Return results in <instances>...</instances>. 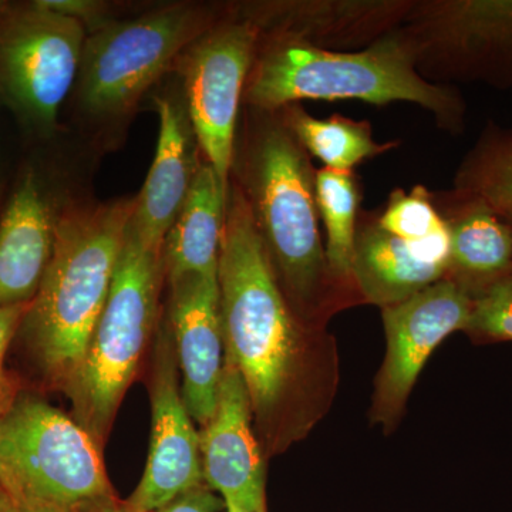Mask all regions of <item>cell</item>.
Instances as JSON below:
<instances>
[{"instance_id": "2", "label": "cell", "mask_w": 512, "mask_h": 512, "mask_svg": "<svg viewBox=\"0 0 512 512\" xmlns=\"http://www.w3.org/2000/svg\"><path fill=\"white\" fill-rule=\"evenodd\" d=\"M244 192L256 231L293 311L325 328L353 306L333 281L316 204V168L279 111L247 106L231 177Z\"/></svg>"}, {"instance_id": "20", "label": "cell", "mask_w": 512, "mask_h": 512, "mask_svg": "<svg viewBox=\"0 0 512 512\" xmlns=\"http://www.w3.org/2000/svg\"><path fill=\"white\" fill-rule=\"evenodd\" d=\"M228 187L202 160L187 200L163 244L165 281L187 274H217Z\"/></svg>"}, {"instance_id": "24", "label": "cell", "mask_w": 512, "mask_h": 512, "mask_svg": "<svg viewBox=\"0 0 512 512\" xmlns=\"http://www.w3.org/2000/svg\"><path fill=\"white\" fill-rule=\"evenodd\" d=\"M377 220L387 232L409 242L427 241L447 231L433 194L423 184L414 185L410 192L402 188L390 192L383 211L377 212Z\"/></svg>"}, {"instance_id": "22", "label": "cell", "mask_w": 512, "mask_h": 512, "mask_svg": "<svg viewBox=\"0 0 512 512\" xmlns=\"http://www.w3.org/2000/svg\"><path fill=\"white\" fill-rule=\"evenodd\" d=\"M316 204L325 227L326 261L333 281L353 302L363 303L353 279V251L362 202V185L355 171L316 170Z\"/></svg>"}, {"instance_id": "26", "label": "cell", "mask_w": 512, "mask_h": 512, "mask_svg": "<svg viewBox=\"0 0 512 512\" xmlns=\"http://www.w3.org/2000/svg\"><path fill=\"white\" fill-rule=\"evenodd\" d=\"M225 510L224 500L205 484L178 495L171 503L156 512H220Z\"/></svg>"}, {"instance_id": "25", "label": "cell", "mask_w": 512, "mask_h": 512, "mask_svg": "<svg viewBox=\"0 0 512 512\" xmlns=\"http://www.w3.org/2000/svg\"><path fill=\"white\" fill-rule=\"evenodd\" d=\"M473 342H512V271L473 299L464 329Z\"/></svg>"}, {"instance_id": "4", "label": "cell", "mask_w": 512, "mask_h": 512, "mask_svg": "<svg viewBox=\"0 0 512 512\" xmlns=\"http://www.w3.org/2000/svg\"><path fill=\"white\" fill-rule=\"evenodd\" d=\"M136 198L84 205L57 218L55 247L19 332L47 386L64 392L106 305Z\"/></svg>"}, {"instance_id": "8", "label": "cell", "mask_w": 512, "mask_h": 512, "mask_svg": "<svg viewBox=\"0 0 512 512\" xmlns=\"http://www.w3.org/2000/svg\"><path fill=\"white\" fill-rule=\"evenodd\" d=\"M86 28L39 2L0 10V96L40 136L55 130L82 66Z\"/></svg>"}, {"instance_id": "13", "label": "cell", "mask_w": 512, "mask_h": 512, "mask_svg": "<svg viewBox=\"0 0 512 512\" xmlns=\"http://www.w3.org/2000/svg\"><path fill=\"white\" fill-rule=\"evenodd\" d=\"M416 0H291L234 6L261 35L329 52H357L400 28Z\"/></svg>"}, {"instance_id": "12", "label": "cell", "mask_w": 512, "mask_h": 512, "mask_svg": "<svg viewBox=\"0 0 512 512\" xmlns=\"http://www.w3.org/2000/svg\"><path fill=\"white\" fill-rule=\"evenodd\" d=\"M154 345L150 394L153 409L146 470L127 498L144 512H156L178 495L204 484L200 431L184 403L180 369L167 319L160 323Z\"/></svg>"}, {"instance_id": "28", "label": "cell", "mask_w": 512, "mask_h": 512, "mask_svg": "<svg viewBox=\"0 0 512 512\" xmlns=\"http://www.w3.org/2000/svg\"><path fill=\"white\" fill-rule=\"evenodd\" d=\"M32 303V302H30ZM30 303L18 305H0V379L5 376L3 362L12 340L18 335L23 319L30 308Z\"/></svg>"}, {"instance_id": "21", "label": "cell", "mask_w": 512, "mask_h": 512, "mask_svg": "<svg viewBox=\"0 0 512 512\" xmlns=\"http://www.w3.org/2000/svg\"><path fill=\"white\" fill-rule=\"evenodd\" d=\"M278 111L306 153L319 158L330 170L355 171L357 165L400 147L399 140L383 143L375 140L373 128L366 120L350 119L342 114L319 119L303 109L301 103L289 104Z\"/></svg>"}, {"instance_id": "27", "label": "cell", "mask_w": 512, "mask_h": 512, "mask_svg": "<svg viewBox=\"0 0 512 512\" xmlns=\"http://www.w3.org/2000/svg\"><path fill=\"white\" fill-rule=\"evenodd\" d=\"M39 3L52 12L79 20L84 28L92 23V32L106 23L100 20L101 10H103L101 3L89 2V0H39Z\"/></svg>"}, {"instance_id": "11", "label": "cell", "mask_w": 512, "mask_h": 512, "mask_svg": "<svg viewBox=\"0 0 512 512\" xmlns=\"http://www.w3.org/2000/svg\"><path fill=\"white\" fill-rule=\"evenodd\" d=\"M473 298L444 278L412 298L382 309L386 355L375 380L370 419L390 434L427 360L443 340L464 332Z\"/></svg>"}, {"instance_id": "30", "label": "cell", "mask_w": 512, "mask_h": 512, "mask_svg": "<svg viewBox=\"0 0 512 512\" xmlns=\"http://www.w3.org/2000/svg\"><path fill=\"white\" fill-rule=\"evenodd\" d=\"M12 495L13 503H15V512H73L66 510V508L57 507L55 504L46 503V501L37 500L25 493L20 491L9 490Z\"/></svg>"}, {"instance_id": "19", "label": "cell", "mask_w": 512, "mask_h": 512, "mask_svg": "<svg viewBox=\"0 0 512 512\" xmlns=\"http://www.w3.org/2000/svg\"><path fill=\"white\" fill-rule=\"evenodd\" d=\"M59 214L35 171L23 175L0 218V305L35 299L52 259Z\"/></svg>"}, {"instance_id": "29", "label": "cell", "mask_w": 512, "mask_h": 512, "mask_svg": "<svg viewBox=\"0 0 512 512\" xmlns=\"http://www.w3.org/2000/svg\"><path fill=\"white\" fill-rule=\"evenodd\" d=\"M73 512H144L128 500H121L116 493L100 495L74 508Z\"/></svg>"}, {"instance_id": "23", "label": "cell", "mask_w": 512, "mask_h": 512, "mask_svg": "<svg viewBox=\"0 0 512 512\" xmlns=\"http://www.w3.org/2000/svg\"><path fill=\"white\" fill-rule=\"evenodd\" d=\"M453 188L478 195L498 212L512 211V127L485 124L458 164Z\"/></svg>"}, {"instance_id": "33", "label": "cell", "mask_w": 512, "mask_h": 512, "mask_svg": "<svg viewBox=\"0 0 512 512\" xmlns=\"http://www.w3.org/2000/svg\"><path fill=\"white\" fill-rule=\"evenodd\" d=\"M225 512H261L255 510H249V508L241 507L237 504H225Z\"/></svg>"}, {"instance_id": "7", "label": "cell", "mask_w": 512, "mask_h": 512, "mask_svg": "<svg viewBox=\"0 0 512 512\" xmlns=\"http://www.w3.org/2000/svg\"><path fill=\"white\" fill-rule=\"evenodd\" d=\"M0 483L70 511L114 493L93 437L62 410L22 393L0 416Z\"/></svg>"}, {"instance_id": "15", "label": "cell", "mask_w": 512, "mask_h": 512, "mask_svg": "<svg viewBox=\"0 0 512 512\" xmlns=\"http://www.w3.org/2000/svg\"><path fill=\"white\" fill-rule=\"evenodd\" d=\"M204 484L225 504L266 510L265 454L255 433L247 387L225 357L217 409L200 431Z\"/></svg>"}, {"instance_id": "16", "label": "cell", "mask_w": 512, "mask_h": 512, "mask_svg": "<svg viewBox=\"0 0 512 512\" xmlns=\"http://www.w3.org/2000/svg\"><path fill=\"white\" fill-rule=\"evenodd\" d=\"M448 252L447 231L404 241L380 227L377 211L360 210L352 268L363 303L389 308L436 284L446 278Z\"/></svg>"}, {"instance_id": "1", "label": "cell", "mask_w": 512, "mask_h": 512, "mask_svg": "<svg viewBox=\"0 0 512 512\" xmlns=\"http://www.w3.org/2000/svg\"><path fill=\"white\" fill-rule=\"evenodd\" d=\"M218 282L225 357L247 387L265 457L285 453L332 407L338 349L328 330L293 311L234 180H229Z\"/></svg>"}, {"instance_id": "18", "label": "cell", "mask_w": 512, "mask_h": 512, "mask_svg": "<svg viewBox=\"0 0 512 512\" xmlns=\"http://www.w3.org/2000/svg\"><path fill=\"white\" fill-rule=\"evenodd\" d=\"M447 228L446 278L476 298L512 271V232L503 215L470 192H431Z\"/></svg>"}, {"instance_id": "6", "label": "cell", "mask_w": 512, "mask_h": 512, "mask_svg": "<svg viewBox=\"0 0 512 512\" xmlns=\"http://www.w3.org/2000/svg\"><path fill=\"white\" fill-rule=\"evenodd\" d=\"M228 10L177 3L94 29L77 77L80 106L101 120L124 116Z\"/></svg>"}, {"instance_id": "17", "label": "cell", "mask_w": 512, "mask_h": 512, "mask_svg": "<svg viewBox=\"0 0 512 512\" xmlns=\"http://www.w3.org/2000/svg\"><path fill=\"white\" fill-rule=\"evenodd\" d=\"M154 101L160 136L150 173L136 198L131 225L148 245L163 249L202 160L184 94H165Z\"/></svg>"}, {"instance_id": "32", "label": "cell", "mask_w": 512, "mask_h": 512, "mask_svg": "<svg viewBox=\"0 0 512 512\" xmlns=\"http://www.w3.org/2000/svg\"><path fill=\"white\" fill-rule=\"evenodd\" d=\"M0 512H15L12 495L2 483H0Z\"/></svg>"}, {"instance_id": "3", "label": "cell", "mask_w": 512, "mask_h": 512, "mask_svg": "<svg viewBox=\"0 0 512 512\" xmlns=\"http://www.w3.org/2000/svg\"><path fill=\"white\" fill-rule=\"evenodd\" d=\"M302 100H357L373 106L416 104L444 133L461 136L467 103L456 86L427 82L409 43L394 30L357 52H329L286 37L261 35L245 86V106L278 111Z\"/></svg>"}, {"instance_id": "10", "label": "cell", "mask_w": 512, "mask_h": 512, "mask_svg": "<svg viewBox=\"0 0 512 512\" xmlns=\"http://www.w3.org/2000/svg\"><path fill=\"white\" fill-rule=\"evenodd\" d=\"M261 32L234 6L178 59L184 100L198 146L222 183L229 187L239 110Z\"/></svg>"}, {"instance_id": "14", "label": "cell", "mask_w": 512, "mask_h": 512, "mask_svg": "<svg viewBox=\"0 0 512 512\" xmlns=\"http://www.w3.org/2000/svg\"><path fill=\"white\" fill-rule=\"evenodd\" d=\"M167 282L165 319L173 335L184 403L204 429L217 409L225 359L218 272L181 275Z\"/></svg>"}, {"instance_id": "5", "label": "cell", "mask_w": 512, "mask_h": 512, "mask_svg": "<svg viewBox=\"0 0 512 512\" xmlns=\"http://www.w3.org/2000/svg\"><path fill=\"white\" fill-rule=\"evenodd\" d=\"M164 281L163 249L148 245L130 220L109 298L82 365L63 392L72 403L74 420L101 450L158 328Z\"/></svg>"}, {"instance_id": "31", "label": "cell", "mask_w": 512, "mask_h": 512, "mask_svg": "<svg viewBox=\"0 0 512 512\" xmlns=\"http://www.w3.org/2000/svg\"><path fill=\"white\" fill-rule=\"evenodd\" d=\"M20 393H22V382L19 377L6 372L0 379V416L15 403Z\"/></svg>"}, {"instance_id": "35", "label": "cell", "mask_w": 512, "mask_h": 512, "mask_svg": "<svg viewBox=\"0 0 512 512\" xmlns=\"http://www.w3.org/2000/svg\"><path fill=\"white\" fill-rule=\"evenodd\" d=\"M3 2H0V10H2Z\"/></svg>"}, {"instance_id": "9", "label": "cell", "mask_w": 512, "mask_h": 512, "mask_svg": "<svg viewBox=\"0 0 512 512\" xmlns=\"http://www.w3.org/2000/svg\"><path fill=\"white\" fill-rule=\"evenodd\" d=\"M399 32L427 82L512 89V0H416Z\"/></svg>"}, {"instance_id": "34", "label": "cell", "mask_w": 512, "mask_h": 512, "mask_svg": "<svg viewBox=\"0 0 512 512\" xmlns=\"http://www.w3.org/2000/svg\"><path fill=\"white\" fill-rule=\"evenodd\" d=\"M500 214L503 215L504 220L507 221L508 225H510L512 232V211L500 212Z\"/></svg>"}]
</instances>
